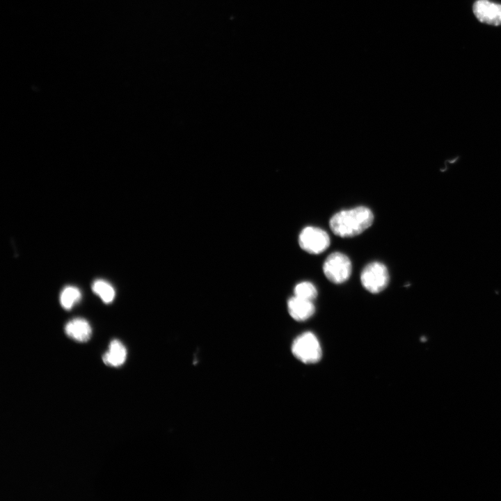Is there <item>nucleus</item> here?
Here are the masks:
<instances>
[{"mask_svg": "<svg viewBox=\"0 0 501 501\" xmlns=\"http://www.w3.org/2000/svg\"><path fill=\"white\" fill-rule=\"evenodd\" d=\"M473 13L482 23L501 25V4L488 0H477L472 7Z\"/></svg>", "mask_w": 501, "mask_h": 501, "instance_id": "obj_6", "label": "nucleus"}, {"mask_svg": "<svg viewBox=\"0 0 501 501\" xmlns=\"http://www.w3.org/2000/svg\"><path fill=\"white\" fill-rule=\"evenodd\" d=\"M65 334L77 342L88 341L92 334V329L88 321L83 318H74L65 326Z\"/></svg>", "mask_w": 501, "mask_h": 501, "instance_id": "obj_8", "label": "nucleus"}, {"mask_svg": "<svg viewBox=\"0 0 501 501\" xmlns=\"http://www.w3.org/2000/svg\"><path fill=\"white\" fill-rule=\"evenodd\" d=\"M299 244L304 251L318 255L324 252L330 246V237L328 233L317 227L307 226L299 235Z\"/></svg>", "mask_w": 501, "mask_h": 501, "instance_id": "obj_5", "label": "nucleus"}, {"mask_svg": "<svg viewBox=\"0 0 501 501\" xmlns=\"http://www.w3.org/2000/svg\"><path fill=\"white\" fill-rule=\"evenodd\" d=\"M352 265L349 257L340 252L331 253L323 264L326 278L334 284L346 282L351 274Z\"/></svg>", "mask_w": 501, "mask_h": 501, "instance_id": "obj_4", "label": "nucleus"}, {"mask_svg": "<svg viewBox=\"0 0 501 501\" xmlns=\"http://www.w3.org/2000/svg\"><path fill=\"white\" fill-rule=\"evenodd\" d=\"M93 292L99 296L102 301L106 304L113 301L115 297V290L113 286L102 279L95 280L92 285Z\"/></svg>", "mask_w": 501, "mask_h": 501, "instance_id": "obj_10", "label": "nucleus"}, {"mask_svg": "<svg viewBox=\"0 0 501 501\" xmlns=\"http://www.w3.org/2000/svg\"><path fill=\"white\" fill-rule=\"evenodd\" d=\"M373 221L372 212L368 207L359 206L337 212L331 218L329 225L335 235L349 238L363 232Z\"/></svg>", "mask_w": 501, "mask_h": 501, "instance_id": "obj_1", "label": "nucleus"}, {"mask_svg": "<svg viewBox=\"0 0 501 501\" xmlns=\"http://www.w3.org/2000/svg\"><path fill=\"white\" fill-rule=\"evenodd\" d=\"M294 357L304 363H315L320 360L322 350L317 336L310 331L298 335L292 344Z\"/></svg>", "mask_w": 501, "mask_h": 501, "instance_id": "obj_2", "label": "nucleus"}, {"mask_svg": "<svg viewBox=\"0 0 501 501\" xmlns=\"http://www.w3.org/2000/svg\"><path fill=\"white\" fill-rule=\"evenodd\" d=\"M294 296L313 301L317 296L316 287L309 281H303L298 283L294 289Z\"/></svg>", "mask_w": 501, "mask_h": 501, "instance_id": "obj_12", "label": "nucleus"}, {"mask_svg": "<svg viewBox=\"0 0 501 501\" xmlns=\"http://www.w3.org/2000/svg\"><path fill=\"white\" fill-rule=\"evenodd\" d=\"M390 276L386 266L374 261L367 264L360 273L363 287L372 294H378L388 285Z\"/></svg>", "mask_w": 501, "mask_h": 501, "instance_id": "obj_3", "label": "nucleus"}, {"mask_svg": "<svg viewBox=\"0 0 501 501\" xmlns=\"http://www.w3.org/2000/svg\"><path fill=\"white\" fill-rule=\"evenodd\" d=\"M287 305L289 315L297 321L308 320L315 312V307L312 301L296 296L288 299Z\"/></svg>", "mask_w": 501, "mask_h": 501, "instance_id": "obj_7", "label": "nucleus"}, {"mask_svg": "<svg viewBox=\"0 0 501 501\" xmlns=\"http://www.w3.org/2000/svg\"><path fill=\"white\" fill-rule=\"evenodd\" d=\"M127 350L123 344L118 340H112L109 346V350L102 357L104 363L110 366L119 367L125 361Z\"/></svg>", "mask_w": 501, "mask_h": 501, "instance_id": "obj_9", "label": "nucleus"}, {"mask_svg": "<svg viewBox=\"0 0 501 501\" xmlns=\"http://www.w3.org/2000/svg\"><path fill=\"white\" fill-rule=\"evenodd\" d=\"M81 293L79 288L67 286L61 293L60 303L64 309L69 310L81 300Z\"/></svg>", "mask_w": 501, "mask_h": 501, "instance_id": "obj_11", "label": "nucleus"}]
</instances>
